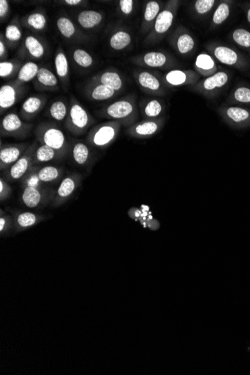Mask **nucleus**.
Wrapping results in <instances>:
<instances>
[{"instance_id": "obj_34", "label": "nucleus", "mask_w": 250, "mask_h": 375, "mask_svg": "<svg viewBox=\"0 0 250 375\" xmlns=\"http://www.w3.org/2000/svg\"><path fill=\"white\" fill-rule=\"evenodd\" d=\"M73 59L81 68H90L94 64L93 58L84 49H75L73 52Z\"/></svg>"}, {"instance_id": "obj_38", "label": "nucleus", "mask_w": 250, "mask_h": 375, "mask_svg": "<svg viewBox=\"0 0 250 375\" xmlns=\"http://www.w3.org/2000/svg\"><path fill=\"white\" fill-rule=\"evenodd\" d=\"M226 115L232 121L238 123L246 121L250 116L247 110L239 107H230L227 109Z\"/></svg>"}, {"instance_id": "obj_49", "label": "nucleus", "mask_w": 250, "mask_h": 375, "mask_svg": "<svg viewBox=\"0 0 250 375\" xmlns=\"http://www.w3.org/2000/svg\"><path fill=\"white\" fill-rule=\"evenodd\" d=\"M119 6L122 13L126 15H129L133 11L134 1L133 0H120Z\"/></svg>"}, {"instance_id": "obj_9", "label": "nucleus", "mask_w": 250, "mask_h": 375, "mask_svg": "<svg viewBox=\"0 0 250 375\" xmlns=\"http://www.w3.org/2000/svg\"><path fill=\"white\" fill-rule=\"evenodd\" d=\"M30 144H3L0 147V170L6 172L25 153Z\"/></svg>"}, {"instance_id": "obj_6", "label": "nucleus", "mask_w": 250, "mask_h": 375, "mask_svg": "<svg viewBox=\"0 0 250 375\" xmlns=\"http://www.w3.org/2000/svg\"><path fill=\"white\" fill-rule=\"evenodd\" d=\"M38 146V142L37 140L32 142L29 146L25 153L23 154L22 157L16 162L12 166L10 167L9 170H6L4 173L3 178L8 182H14V181H20L24 175H26L33 165L34 155L35 151Z\"/></svg>"}, {"instance_id": "obj_47", "label": "nucleus", "mask_w": 250, "mask_h": 375, "mask_svg": "<svg viewBox=\"0 0 250 375\" xmlns=\"http://www.w3.org/2000/svg\"><path fill=\"white\" fill-rule=\"evenodd\" d=\"M235 98L242 103H250V89L245 87L239 88L235 92Z\"/></svg>"}, {"instance_id": "obj_45", "label": "nucleus", "mask_w": 250, "mask_h": 375, "mask_svg": "<svg viewBox=\"0 0 250 375\" xmlns=\"http://www.w3.org/2000/svg\"><path fill=\"white\" fill-rule=\"evenodd\" d=\"M196 65L203 70H210L214 67V61L209 55L201 54L196 58Z\"/></svg>"}, {"instance_id": "obj_44", "label": "nucleus", "mask_w": 250, "mask_h": 375, "mask_svg": "<svg viewBox=\"0 0 250 375\" xmlns=\"http://www.w3.org/2000/svg\"><path fill=\"white\" fill-rule=\"evenodd\" d=\"M12 194V187L9 183L3 178H0V200L1 202L7 200Z\"/></svg>"}, {"instance_id": "obj_5", "label": "nucleus", "mask_w": 250, "mask_h": 375, "mask_svg": "<svg viewBox=\"0 0 250 375\" xmlns=\"http://www.w3.org/2000/svg\"><path fill=\"white\" fill-rule=\"evenodd\" d=\"M33 125L26 122L16 113H9L3 116L0 124V134L3 137L25 139L30 134Z\"/></svg>"}, {"instance_id": "obj_32", "label": "nucleus", "mask_w": 250, "mask_h": 375, "mask_svg": "<svg viewBox=\"0 0 250 375\" xmlns=\"http://www.w3.org/2000/svg\"><path fill=\"white\" fill-rule=\"evenodd\" d=\"M214 55L220 62L230 65V66L235 64L238 60L237 53L232 49L225 48V47H218L216 48Z\"/></svg>"}, {"instance_id": "obj_30", "label": "nucleus", "mask_w": 250, "mask_h": 375, "mask_svg": "<svg viewBox=\"0 0 250 375\" xmlns=\"http://www.w3.org/2000/svg\"><path fill=\"white\" fill-rule=\"evenodd\" d=\"M38 165H33L30 170L24 175V178L20 180L21 188L27 187V186H35V187H41V186H48L39 180L38 177Z\"/></svg>"}, {"instance_id": "obj_52", "label": "nucleus", "mask_w": 250, "mask_h": 375, "mask_svg": "<svg viewBox=\"0 0 250 375\" xmlns=\"http://www.w3.org/2000/svg\"><path fill=\"white\" fill-rule=\"evenodd\" d=\"M64 3L70 6H77L82 3V1L81 0H65Z\"/></svg>"}, {"instance_id": "obj_2", "label": "nucleus", "mask_w": 250, "mask_h": 375, "mask_svg": "<svg viewBox=\"0 0 250 375\" xmlns=\"http://www.w3.org/2000/svg\"><path fill=\"white\" fill-rule=\"evenodd\" d=\"M95 122V119L90 113L77 99L73 97L70 102L67 118L65 121L66 129L74 136H82L87 134Z\"/></svg>"}, {"instance_id": "obj_53", "label": "nucleus", "mask_w": 250, "mask_h": 375, "mask_svg": "<svg viewBox=\"0 0 250 375\" xmlns=\"http://www.w3.org/2000/svg\"><path fill=\"white\" fill-rule=\"evenodd\" d=\"M248 21L250 23V9L249 11H248V16H247Z\"/></svg>"}, {"instance_id": "obj_26", "label": "nucleus", "mask_w": 250, "mask_h": 375, "mask_svg": "<svg viewBox=\"0 0 250 375\" xmlns=\"http://www.w3.org/2000/svg\"><path fill=\"white\" fill-rule=\"evenodd\" d=\"M25 23L29 28L36 31H42L46 28L48 19L46 15L40 11H35L27 16Z\"/></svg>"}, {"instance_id": "obj_43", "label": "nucleus", "mask_w": 250, "mask_h": 375, "mask_svg": "<svg viewBox=\"0 0 250 375\" xmlns=\"http://www.w3.org/2000/svg\"><path fill=\"white\" fill-rule=\"evenodd\" d=\"M230 15V8L226 3H222L214 13L213 20L214 24H221Z\"/></svg>"}, {"instance_id": "obj_20", "label": "nucleus", "mask_w": 250, "mask_h": 375, "mask_svg": "<svg viewBox=\"0 0 250 375\" xmlns=\"http://www.w3.org/2000/svg\"><path fill=\"white\" fill-rule=\"evenodd\" d=\"M59 154L54 149L45 144H39L34 155V163L35 165L39 163H47L50 160L56 159H61Z\"/></svg>"}, {"instance_id": "obj_8", "label": "nucleus", "mask_w": 250, "mask_h": 375, "mask_svg": "<svg viewBox=\"0 0 250 375\" xmlns=\"http://www.w3.org/2000/svg\"><path fill=\"white\" fill-rule=\"evenodd\" d=\"M82 179V175L77 173H71L65 177L56 189L54 199L52 201V205L58 207L67 202L80 186Z\"/></svg>"}, {"instance_id": "obj_1", "label": "nucleus", "mask_w": 250, "mask_h": 375, "mask_svg": "<svg viewBox=\"0 0 250 375\" xmlns=\"http://www.w3.org/2000/svg\"><path fill=\"white\" fill-rule=\"evenodd\" d=\"M36 140L40 144H45L56 150L62 158L71 150L67 138L63 131L56 124L43 121L35 129Z\"/></svg>"}, {"instance_id": "obj_14", "label": "nucleus", "mask_w": 250, "mask_h": 375, "mask_svg": "<svg viewBox=\"0 0 250 375\" xmlns=\"http://www.w3.org/2000/svg\"><path fill=\"white\" fill-rule=\"evenodd\" d=\"M35 79V86L38 90L56 91L58 89V78L48 68H40Z\"/></svg>"}, {"instance_id": "obj_40", "label": "nucleus", "mask_w": 250, "mask_h": 375, "mask_svg": "<svg viewBox=\"0 0 250 375\" xmlns=\"http://www.w3.org/2000/svg\"><path fill=\"white\" fill-rule=\"evenodd\" d=\"M177 45H178L180 53L184 54V53H189L193 50V47H194V40L191 35L184 34L179 37L178 42H177Z\"/></svg>"}, {"instance_id": "obj_19", "label": "nucleus", "mask_w": 250, "mask_h": 375, "mask_svg": "<svg viewBox=\"0 0 250 375\" xmlns=\"http://www.w3.org/2000/svg\"><path fill=\"white\" fill-rule=\"evenodd\" d=\"M44 217L32 212H17L14 215V224L19 230H27L36 225Z\"/></svg>"}, {"instance_id": "obj_23", "label": "nucleus", "mask_w": 250, "mask_h": 375, "mask_svg": "<svg viewBox=\"0 0 250 375\" xmlns=\"http://www.w3.org/2000/svg\"><path fill=\"white\" fill-rule=\"evenodd\" d=\"M174 15L170 10L165 9L160 13L154 24V32L159 35L165 33L173 24Z\"/></svg>"}, {"instance_id": "obj_27", "label": "nucleus", "mask_w": 250, "mask_h": 375, "mask_svg": "<svg viewBox=\"0 0 250 375\" xmlns=\"http://www.w3.org/2000/svg\"><path fill=\"white\" fill-rule=\"evenodd\" d=\"M5 37H6V41L9 44V46L15 45L16 44L18 43L22 38V30H21L18 20L14 19L6 27Z\"/></svg>"}, {"instance_id": "obj_37", "label": "nucleus", "mask_w": 250, "mask_h": 375, "mask_svg": "<svg viewBox=\"0 0 250 375\" xmlns=\"http://www.w3.org/2000/svg\"><path fill=\"white\" fill-rule=\"evenodd\" d=\"M20 63L17 61H2L0 63V77L8 78L20 69Z\"/></svg>"}, {"instance_id": "obj_16", "label": "nucleus", "mask_w": 250, "mask_h": 375, "mask_svg": "<svg viewBox=\"0 0 250 375\" xmlns=\"http://www.w3.org/2000/svg\"><path fill=\"white\" fill-rule=\"evenodd\" d=\"M103 20V14L94 10H84L78 14L77 22L82 28L92 29Z\"/></svg>"}, {"instance_id": "obj_10", "label": "nucleus", "mask_w": 250, "mask_h": 375, "mask_svg": "<svg viewBox=\"0 0 250 375\" xmlns=\"http://www.w3.org/2000/svg\"><path fill=\"white\" fill-rule=\"evenodd\" d=\"M24 94L22 85L16 82L5 84L0 89V110L1 114L18 102Z\"/></svg>"}, {"instance_id": "obj_7", "label": "nucleus", "mask_w": 250, "mask_h": 375, "mask_svg": "<svg viewBox=\"0 0 250 375\" xmlns=\"http://www.w3.org/2000/svg\"><path fill=\"white\" fill-rule=\"evenodd\" d=\"M56 190L50 186L35 187L27 186L22 188L21 200L29 209H36L52 202Z\"/></svg>"}, {"instance_id": "obj_48", "label": "nucleus", "mask_w": 250, "mask_h": 375, "mask_svg": "<svg viewBox=\"0 0 250 375\" xmlns=\"http://www.w3.org/2000/svg\"><path fill=\"white\" fill-rule=\"evenodd\" d=\"M12 221H11V217L9 216L5 215L3 210H1V217H0V232L1 233H4L11 226Z\"/></svg>"}, {"instance_id": "obj_36", "label": "nucleus", "mask_w": 250, "mask_h": 375, "mask_svg": "<svg viewBox=\"0 0 250 375\" xmlns=\"http://www.w3.org/2000/svg\"><path fill=\"white\" fill-rule=\"evenodd\" d=\"M228 81V75L224 72H219L212 77L205 79L204 82V89L207 90H213L215 88L223 87Z\"/></svg>"}, {"instance_id": "obj_24", "label": "nucleus", "mask_w": 250, "mask_h": 375, "mask_svg": "<svg viewBox=\"0 0 250 375\" xmlns=\"http://www.w3.org/2000/svg\"><path fill=\"white\" fill-rule=\"evenodd\" d=\"M68 110H69V107H68L66 102L61 100H57L50 105L48 110V114L49 117L53 118L56 121H66L68 114Z\"/></svg>"}, {"instance_id": "obj_18", "label": "nucleus", "mask_w": 250, "mask_h": 375, "mask_svg": "<svg viewBox=\"0 0 250 375\" xmlns=\"http://www.w3.org/2000/svg\"><path fill=\"white\" fill-rule=\"evenodd\" d=\"M64 170L61 167L54 165H46L39 167L37 174L39 180L45 184L56 183L62 178Z\"/></svg>"}, {"instance_id": "obj_28", "label": "nucleus", "mask_w": 250, "mask_h": 375, "mask_svg": "<svg viewBox=\"0 0 250 375\" xmlns=\"http://www.w3.org/2000/svg\"><path fill=\"white\" fill-rule=\"evenodd\" d=\"M131 36L124 31H118L112 35L110 39V45L115 50H121L131 44Z\"/></svg>"}, {"instance_id": "obj_51", "label": "nucleus", "mask_w": 250, "mask_h": 375, "mask_svg": "<svg viewBox=\"0 0 250 375\" xmlns=\"http://www.w3.org/2000/svg\"><path fill=\"white\" fill-rule=\"evenodd\" d=\"M7 47H6V41L3 38V34H1V38H0V56H1V59L7 58Z\"/></svg>"}, {"instance_id": "obj_50", "label": "nucleus", "mask_w": 250, "mask_h": 375, "mask_svg": "<svg viewBox=\"0 0 250 375\" xmlns=\"http://www.w3.org/2000/svg\"><path fill=\"white\" fill-rule=\"evenodd\" d=\"M10 11V6L9 2L6 0H1L0 1V18L3 19L6 18Z\"/></svg>"}, {"instance_id": "obj_29", "label": "nucleus", "mask_w": 250, "mask_h": 375, "mask_svg": "<svg viewBox=\"0 0 250 375\" xmlns=\"http://www.w3.org/2000/svg\"><path fill=\"white\" fill-rule=\"evenodd\" d=\"M56 26L61 35L64 38L70 39L76 35L77 29L73 21L67 17H58L56 20Z\"/></svg>"}, {"instance_id": "obj_22", "label": "nucleus", "mask_w": 250, "mask_h": 375, "mask_svg": "<svg viewBox=\"0 0 250 375\" xmlns=\"http://www.w3.org/2000/svg\"><path fill=\"white\" fill-rule=\"evenodd\" d=\"M24 47H25L27 53L32 58L39 59L45 56V46L36 37L33 36V35H28L25 38Z\"/></svg>"}, {"instance_id": "obj_33", "label": "nucleus", "mask_w": 250, "mask_h": 375, "mask_svg": "<svg viewBox=\"0 0 250 375\" xmlns=\"http://www.w3.org/2000/svg\"><path fill=\"white\" fill-rule=\"evenodd\" d=\"M163 110L162 103L159 100L154 99L144 105L142 109V114L147 119H156L161 115Z\"/></svg>"}, {"instance_id": "obj_15", "label": "nucleus", "mask_w": 250, "mask_h": 375, "mask_svg": "<svg viewBox=\"0 0 250 375\" xmlns=\"http://www.w3.org/2000/svg\"><path fill=\"white\" fill-rule=\"evenodd\" d=\"M71 157L74 163L79 166H87L90 163L92 153L87 144L82 142H74L71 146Z\"/></svg>"}, {"instance_id": "obj_25", "label": "nucleus", "mask_w": 250, "mask_h": 375, "mask_svg": "<svg viewBox=\"0 0 250 375\" xmlns=\"http://www.w3.org/2000/svg\"><path fill=\"white\" fill-rule=\"evenodd\" d=\"M55 68L58 77L63 82L67 80L69 75V65L67 56L61 48L58 49L55 56Z\"/></svg>"}, {"instance_id": "obj_11", "label": "nucleus", "mask_w": 250, "mask_h": 375, "mask_svg": "<svg viewBox=\"0 0 250 375\" xmlns=\"http://www.w3.org/2000/svg\"><path fill=\"white\" fill-rule=\"evenodd\" d=\"M47 97L44 95H32L26 99L21 105L19 116L24 121H29L36 118L46 105Z\"/></svg>"}, {"instance_id": "obj_35", "label": "nucleus", "mask_w": 250, "mask_h": 375, "mask_svg": "<svg viewBox=\"0 0 250 375\" xmlns=\"http://www.w3.org/2000/svg\"><path fill=\"white\" fill-rule=\"evenodd\" d=\"M143 62L149 67H162L166 62V56L158 52H150L143 56Z\"/></svg>"}, {"instance_id": "obj_41", "label": "nucleus", "mask_w": 250, "mask_h": 375, "mask_svg": "<svg viewBox=\"0 0 250 375\" xmlns=\"http://www.w3.org/2000/svg\"><path fill=\"white\" fill-rule=\"evenodd\" d=\"M165 80L170 85L180 86L186 81V74L179 70H174L165 75Z\"/></svg>"}, {"instance_id": "obj_4", "label": "nucleus", "mask_w": 250, "mask_h": 375, "mask_svg": "<svg viewBox=\"0 0 250 375\" xmlns=\"http://www.w3.org/2000/svg\"><path fill=\"white\" fill-rule=\"evenodd\" d=\"M96 113L102 118L118 121L124 125L131 124L136 118V107L129 100H118L99 110Z\"/></svg>"}, {"instance_id": "obj_31", "label": "nucleus", "mask_w": 250, "mask_h": 375, "mask_svg": "<svg viewBox=\"0 0 250 375\" xmlns=\"http://www.w3.org/2000/svg\"><path fill=\"white\" fill-rule=\"evenodd\" d=\"M138 82L142 88L153 92L158 91L160 88V82L158 79L147 71H142L138 75Z\"/></svg>"}, {"instance_id": "obj_39", "label": "nucleus", "mask_w": 250, "mask_h": 375, "mask_svg": "<svg viewBox=\"0 0 250 375\" xmlns=\"http://www.w3.org/2000/svg\"><path fill=\"white\" fill-rule=\"evenodd\" d=\"M160 5L157 2L150 1L146 5L144 10V19L146 22L150 23L157 18L160 11Z\"/></svg>"}, {"instance_id": "obj_21", "label": "nucleus", "mask_w": 250, "mask_h": 375, "mask_svg": "<svg viewBox=\"0 0 250 375\" xmlns=\"http://www.w3.org/2000/svg\"><path fill=\"white\" fill-rule=\"evenodd\" d=\"M40 69L38 65L33 61H28L24 66H21L20 69L17 74V80L15 81L20 85L30 82L32 79L36 78L37 74Z\"/></svg>"}, {"instance_id": "obj_42", "label": "nucleus", "mask_w": 250, "mask_h": 375, "mask_svg": "<svg viewBox=\"0 0 250 375\" xmlns=\"http://www.w3.org/2000/svg\"><path fill=\"white\" fill-rule=\"evenodd\" d=\"M233 39L235 41L241 46L245 48L250 47V32L245 29H237L234 32Z\"/></svg>"}, {"instance_id": "obj_13", "label": "nucleus", "mask_w": 250, "mask_h": 375, "mask_svg": "<svg viewBox=\"0 0 250 375\" xmlns=\"http://www.w3.org/2000/svg\"><path fill=\"white\" fill-rule=\"evenodd\" d=\"M115 94L116 91L96 82H90V84L86 88V96L93 101L100 102L110 100L114 96Z\"/></svg>"}, {"instance_id": "obj_12", "label": "nucleus", "mask_w": 250, "mask_h": 375, "mask_svg": "<svg viewBox=\"0 0 250 375\" xmlns=\"http://www.w3.org/2000/svg\"><path fill=\"white\" fill-rule=\"evenodd\" d=\"M162 122L163 121L160 119H147L130 128L128 134L135 137H150L160 131Z\"/></svg>"}, {"instance_id": "obj_46", "label": "nucleus", "mask_w": 250, "mask_h": 375, "mask_svg": "<svg viewBox=\"0 0 250 375\" xmlns=\"http://www.w3.org/2000/svg\"><path fill=\"white\" fill-rule=\"evenodd\" d=\"M215 2L214 0H198L196 3V10L199 14H203L212 9Z\"/></svg>"}, {"instance_id": "obj_3", "label": "nucleus", "mask_w": 250, "mask_h": 375, "mask_svg": "<svg viewBox=\"0 0 250 375\" xmlns=\"http://www.w3.org/2000/svg\"><path fill=\"white\" fill-rule=\"evenodd\" d=\"M119 130L120 123L116 121L95 125L88 133L86 142L96 149H106L114 142Z\"/></svg>"}, {"instance_id": "obj_17", "label": "nucleus", "mask_w": 250, "mask_h": 375, "mask_svg": "<svg viewBox=\"0 0 250 375\" xmlns=\"http://www.w3.org/2000/svg\"><path fill=\"white\" fill-rule=\"evenodd\" d=\"M91 82L106 86L116 92L119 91L122 87V80H121V77L119 74L113 72V71H105L102 74H97L95 77L92 78Z\"/></svg>"}]
</instances>
